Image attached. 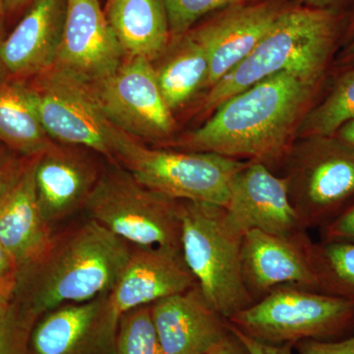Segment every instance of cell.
Listing matches in <instances>:
<instances>
[{
	"label": "cell",
	"instance_id": "cell-22",
	"mask_svg": "<svg viewBox=\"0 0 354 354\" xmlns=\"http://www.w3.org/2000/svg\"><path fill=\"white\" fill-rule=\"evenodd\" d=\"M39 118L31 88L0 85V141L26 158L39 157L53 145Z\"/></svg>",
	"mask_w": 354,
	"mask_h": 354
},
{
	"label": "cell",
	"instance_id": "cell-31",
	"mask_svg": "<svg viewBox=\"0 0 354 354\" xmlns=\"http://www.w3.org/2000/svg\"><path fill=\"white\" fill-rule=\"evenodd\" d=\"M297 354H354V334L337 341L304 339L293 346Z\"/></svg>",
	"mask_w": 354,
	"mask_h": 354
},
{
	"label": "cell",
	"instance_id": "cell-2",
	"mask_svg": "<svg viewBox=\"0 0 354 354\" xmlns=\"http://www.w3.org/2000/svg\"><path fill=\"white\" fill-rule=\"evenodd\" d=\"M132 246L91 220L55 236L48 257L20 279L16 298L39 317L65 304L108 295Z\"/></svg>",
	"mask_w": 354,
	"mask_h": 354
},
{
	"label": "cell",
	"instance_id": "cell-26",
	"mask_svg": "<svg viewBox=\"0 0 354 354\" xmlns=\"http://www.w3.org/2000/svg\"><path fill=\"white\" fill-rule=\"evenodd\" d=\"M114 354H165L153 326L150 305L137 307L120 317Z\"/></svg>",
	"mask_w": 354,
	"mask_h": 354
},
{
	"label": "cell",
	"instance_id": "cell-21",
	"mask_svg": "<svg viewBox=\"0 0 354 354\" xmlns=\"http://www.w3.org/2000/svg\"><path fill=\"white\" fill-rule=\"evenodd\" d=\"M106 17L125 57L165 55L171 35L162 0H109Z\"/></svg>",
	"mask_w": 354,
	"mask_h": 354
},
{
	"label": "cell",
	"instance_id": "cell-18",
	"mask_svg": "<svg viewBox=\"0 0 354 354\" xmlns=\"http://www.w3.org/2000/svg\"><path fill=\"white\" fill-rule=\"evenodd\" d=\"M102 174L79 151L53 144L37 157V200L51 225L85 208Z\"/></svg>",
	"mask_w": 354,
	"mask_h": 354
},
{
	"label": "cell",
	"instance_id": "cell-14",
	"mask_svg": "<svg viewBox=\"0 0 354 354\" xmlns=\"http://www.w3.org/2000/svg\"><path fill=\"white\" fill-rule=\"evenodd\" d=\"M118 318L108 295L43 314L32 328L29 354H114Z\"/></svg>",
	"mask_w": 354,
	"mask_h": 354
},
{
	"label": "cell",
	"instance_id": "cell-28",
	"mask_svg": "<svg viewBox=\"0 0 354 354\" xmlns=\"http://www.w3.org/2000/svg\"><path fill=\"white\" fill-rule=\"evenodd\" d=\"M171 36L179 38L203 16L216 9L243 3L246 0H162Z\"/></svg>",
	"mask_w": 354,
	"mask_h": 354
},
{
	"label": "cell",
	"instance_id": "cell-8",
	"mask_svg": "<svg viewBox=\"0 0 354 354\" xmlns=\"http://www.w3.org/2000/svg\"><path fill=\"white\" fill-rule=\"evenodd\" d=\"M36 77L30 88L50 139L91 149L115 162V127L102 113L92 86L57 67Z\"/></svg>",
	"mask_w": 354,
	"mask_h": 354
},
{
	"label": "cell",
	"instance_id": "cell-23",
	"mask_svg": "<svg viewBox=\"0 0 354 354\" xmlns=\"http://www.w3.org/2000/svg\"><path fill=\"white\" fill-rule=\"evenodd\" d=\"M178 39L160 65H153L158 87L171 111L206 87L209 77V58L201 44L191 32Z\"/></svg>",
	"mask_w": 354,
	"mask_h": 354
},
{
	"label": "cell",
	"instance_id": "cell-32",
	"mask_svg": "<svg viewBox=\"0 0 354 354\" xmlns=\"http://www.w3.org/2000/svg\"><path fill=\"white\" fill-rule=\"evenodd\" d=\"M321 236L323 241L354 242V203L321 230Z\"/></svg>",
	"mask_w": 354,
	"mask_h": 354
},
{
	"label": "cell",
	"instance_id": "cell-40",
	"mask_svg": "<svg viewBox=\"0 0 354 354\" xmlns=\"http://www.w3.org/2000/svg\"><path fill=\"white\" fill-rule=\"evenodd\" d=\"M4 1H6V0H4Z\"/></svg>",
	"mask_w": 354,
	"mask_h": 354
},
{
	"label": "cell",
	"instance_id": "cell-5",
	"mask_svg": "<svg viewBox=\"0 0 354 354\" xmlns=\"http://www.w3.org/2000/svg\"><path fill=\"white\" fill-rule=\"evenodd\" d=\"M114 158L138 183L156 192L223 208L232 178L248 162L215 153L149 148L116 127Z\"/></svg>",
	"mask_w": 354,
	"mask_h": 354
},
{
	"label": "cell",
	"instance_id": "cell-30",
	"mask_svg": "<svg viewBox=\"0 0 354 354\" xmlns=\"http://www.w3.org/2000/svg\"><path fill=\"white\" fill-rule=\"evenodd\" d=\"M31 158L20 160L0 150V211L12 194Z\"/></svg>",
	"mask_w": 354,
	"mask_h": 354
},
{
	"label": "cell",
	"instance_id": "cell-4",
	"mask_svg": "<svg viewBox=\"0 0 354 354\" xmlns=\"http://www.w3.org/2000/svg\"><path fill=\"white\" fill-rule=\"evenodd\" d=\"M180 216L183 259L211 306L230 320L255 304L242 274L243 235L223 207L180 200Z\"/></svg>",
	"mask_w": 354,
	"mask_h": 354
},
{
	"label": "cell",
	"instance_id": "cell-16",
	"mask_svg": "<svg viewBox=\"0 0 354 354\" xmlns=\"http://www.w3.org/2000/svg\"><path fill=\"white\" fill-rule=\"evenodd\" d=\"M158 339L165 354H206L230 332L196 285L150 305Z\"/></svg>",
	"mask_w": 354,
	"mask_h": 354
},
{
	"label": "cell",
	"instance_id": "cell-19",
	"mask_svg": "<svg viewBox=\"0 0 354 354\" xmlns=\"http://www.w3.org/2000/svg\"><path fill=\"white\" fill-rule=\"evenodd\" d=\"M66 0H34L17 27L0 41V66L13 77L38 76L55 66Z\"/></svg>",
	"mask_w": 354,
	"mask_h": 354
},
{
	"label": "cell",
	"instance_id": "cell-36",
	"mask_svg": "<svg viewBox=\"0 0 354 354\" xmlns=\"http://www.w3.org/2000/svg\"><path fill=\"white\" fill-rule=\"evenodd\" d=\"M304 3L307 4L308 7L315 9H332L339 3L341 0H300Z\"/></svg>",
	"mask_w": 354,
	"mask_h": 354
},
{
	"label": "cell",
	"instance_id": "cell-20",
	"mask_svg": "<svg viewBox=\"0 0 354 354\" xmlns=\"http://www.w3.org/2000/svg\"><path fill=\"white\" fill-rule=\"evenodd\" d=\"M36 162L37 157L30 160L19 183L0 211V242L17 262L20 279L43 263L55 239L53 225L44 218L37 200Z\"/></svg>",
	"mask_w": 354,
	"mask_h": 354
},
{
	"label": "cell",
	"instance_id": "cell-3",
	"mask_svg": "<svg viewBox=\"0 0 354 354\" xmlns=\"http://www.w3.org/2000/svg\"><path fill=\"white\" fill-rule=\"evenodd\" d=\"M337 34L332 9H288L279 14L252 53L209 88L204 109L218 108L263 79L288 71L316 84L322 75Z\"/></svg>",
	"mask_w": 354,
	"mask_h": 354
},
{
	"label": "cell",
	"instance_id": "cell-17",
	"mask_svg": "<svg viewBox=\"0 0 354 354\" xmlns=\"http://www.w3.org/2000/svg\"><path fill=\"white\" fill-rule=\"evenodd\" d=\"M281 11L270 3L239 4L191 32L208 55L209 68L206 88L215 86L252 53Z\"/></svg>",
	"mask_w": 354,
	"mask_h": 354
},
{
	"label": "cell",
	"instance_id": "cell-13",
	"mask_svg": "<svg viewBox=\"0 0 354 354\" xmlns=\"http://www.w3.org/2000/svg\"><path fill=\"white\" fill-rule=\"evenodd\" d=\"M312 244L307 232L277 235L250 230L243 235L242 274L255 302L279 286L319 291Z\"/></svg>",
	"mask_w": 354,
	"mask_h": 354
},
{
	"label": "cell",
	"instance_id": "cell-27",
	"mask_svg": "<svg viewBox=\"0 0 354 354\" xmlns=\"http://www.w3.org/2000/svg\"><path fill=\"white\" fill-rule=\"evenodd\" d=\"M39 318L15 297L0 314V354H29L32 328Z\"/></svg>",
	"mask_w": 354,
	"mask_h": 354
},
{
	"label": "cell",
	"instance_id": "cell-6",
	"mask_svg": "<svg viewBox=\"0 0 354 354\" xmlns=\"http://www.w3.org/2000/svg\"><path fill=\"white\" fill-rule=\"evenodd\" d=\"M227 321L266 344L337 341L354 334V304L320 291L283 286Z\"/></svg>",
	"mask_w": 354,
	"mask_h": 354
},
{
	"label": "cell",
	"instance_id": "cell-34",
	"mask_svg": "<svg viewBox=\"0 0 354 354\" xmlns=\"http://www.w3.org/2000/svg\"><path fill=\"white\" fill-rule=\"evenodd\" d=\"M230 325V323H228ZM206 354H251L230 326L228 334Z\"/></svg>",
	"mask_w": 354,
	"mask_h": 354
},
{
	"label": "cell",
	"instance_id": "cell-11",
	"mask_svg": "<svg viewBox=\"0 0 354 354\" xmlns=\"http://www.w3.org/2000/svg\"><path fill=\"white\" fill-rule=\"evenodd\" d=\"M225 216L235 232L290 235L307 232L290 196L288 179L262 162H248L232 178Z\"/></svg>",
	"mask_w": 354,
	"mask_h": 354
},
{
	"label": "cell",
	"instance_id": "cell-38",
	"mask_svg": "<svg viewBox=\"0 0 354 354\" xmlns=\"http://www.w3.org/2000/svg\"><path fill=\"white\" fill-rule=\"evenodd\" d=\"M348 55L354 57V39L353 44H351V48H349Z\"/></svg>",
	"mask_w": 354,
	"mask_h": 354
},
{
	"label": "cell",
	"instance_id": "cell-9",
	"mask_svg": "<svg viewBox=\"0 0 354 354\" xmlns=\"http://www.w3.org/2000/svg\"><path fill=\"white\" fill-rule=\"evenodd\" d=\"M90 85L106 120L121 131L138 140L164 139L174 131V115L150 60L125 57L113 74Z\"/></svg>",
	"mask_w": 354,
	"mask_h": 354
},
{
	"label": "cell",
	"instance_id": "cell-37",
	"mask_svg": "<svg viewBox=\"0 0 354 354\" xmlns=\"http://www.w3.org/2000/svg\"><path fill=\"white\" fill-rule=\"evenodd\" d=\"M27 0H6V6L10 7V8H16V7L20 6L21 4L25 3Z\"/></svg>",
	"mask_w": 354,
	"mask_h": 354
},
{
	"label": "cell",
	"instance_id": "cell-1",
	"mask_svg": "<svg viewBox=\"0 0 354 354\" xmlns=\"http://www.w3.org/2000/svg\"><path fill=\"white\" fill-rule=\"evenodd\" d=\"M314 86L288 71L263 79L221 102L214 115L178 146L188 152L264 164L285 150Z\"/></svg>",
	"mask_w": 354,
	"mask_h": 354
},
{
	"label": "cell",
	"instance_id": "cell-15",
	"mask_svg": "<svg viewBox=\"0 0 354 354\" xmlns=\"http://www.w3.org/2000/svg\"><path fill=\"white\" fill-rule=\"evenodd\" d=\"M196 285L181 251L132 246L129 259L109 293V304L120 319L125 312L153 304Z\"/></svg>",
	"mask_w": 354,
	"mask_h": 354
},
{
	"label": "cell",
	"instance_id": "cell-25",
	"mask_svg": "<svg viewBox=\"0 0 354 354\" xmlns=\"http://www.w3.org/2000/svg\"><path fill=\"white\" fill-rule=\"evenodd\" d=\"M354 118V70L346 74L329 97L314 109L302 123L312 136H329Z\"/></svg>",
	"mask_w": 354,
	"mask_h": 354
},
{
	"label": "cell",
	"instance_id": "cell-35",
	"mask_svg": "<svg viewBox=\"0 0 354 354\" xmlns=\"http://www.w3.org/2000/svg\"><path fill=\"white\" fill-rule=\"evenodd\" d=\"M339 139L344 145L354 149V118L339 128Z\"/></svg>",
	"mask_w": 354,
	"mask_h": 354
},
{
	"label": "cell",
	"instance_id": "cell-12",
	"mask_svg": "<svg viewBox=\"0 0 354 354\" xmlns=\"http://www.w3.org/2000/svg\"><path fill=\"white\" fill-rule=\"evenodd\" d=\"M125 55L100 0H66L55 66L95 84L113 74Z\"/></svg>",
	"mask_w": 354,
	"mask_h": 354
},
{
	"label": "cell",
	"instance_id": "cell-29",
	"mask_svg": "<svg viewBox=\"0 0 354 354\" xmlns=\"http://www.w3.org/2000/svg\"><path fill=\"white\" fill-rule=\"evenodd\" d=\"M20 283V272L12 254L0 242V314L15 299Z\"/></svg>",
	"mask_w": 354,
	"mask_h": 354
},
{
	"label": "cell",
	"instance_id": "cell-24",
	"mask_svg": "<svg viewBox=\"0 0 354 354\" xmlns=\"http://www.w3.org/2000/svg\"><path fill=\"white\" fill-rule=\"evenodd\" d=\"M311 257L319 291L354 304V242H313Z\"/></svg>",
	"mask_w": 354,
	"mask_h": 354
},
{
	"label": "cell",
	"instance_id": "cell-10",
	"mask_svg": "<svg viewBox=\"0 0 354 354\" xmlns=\"http://www.w3.org/2000/svg\"><path fill=\"white\" fill-rule=\"evenodd\" d=\"M288 187L302 225L322 228L341 216L354 203V149L344 145L306 156L295 169Z\"/></svg>",
	"mask_w": 354,
	"mask_h": 354
},
{
	"label": "cell",
	"instance_id": "cell-33",
	"mask_svg": "<svg viewBox=\"0 0 354 354\" xmlns=\"http://www.w3.org/2000/svg\"><path fill=\"white\" fill-rule=\"evenodd\" d=\"M232 330L239 335V339L245 344L251 354H293V346L291 344H270L266 342L257 341L253 337L244 335L241 330L230 325Z\"/></svg>",
	"mask_w": 354,
	"mask_h": 354
},
{
	"label": "cell",
	"instance_id": "cell-7",
	"mask_svg": "<svg viewBox=\"0 0 354 354\" xmlns=\"http://www.w3.org/2000/svg\"><path fill=\"white\" fill-rule=\"evenodd\" d=\"M84 209L131 246L181 251L180 200L146 187L125 169L102 172Z\"/></svg>",
	"mask_w": 354,
	"mask_h": 354
},
{
	"label": "cell",
	"instance_id": "cell-39",
	"mask_svg": "<svg viewBox=\"0 0 354 354\" xmlns=\"http://www.w3.org/2000/svg\"><path fill=\"white\" fill-rule=\"evenodd\" d=\"M0 32H1V15H0Z\"/></svg>",
	"mask_w": 354,
	"mask_h": 354
}]
</instances>
